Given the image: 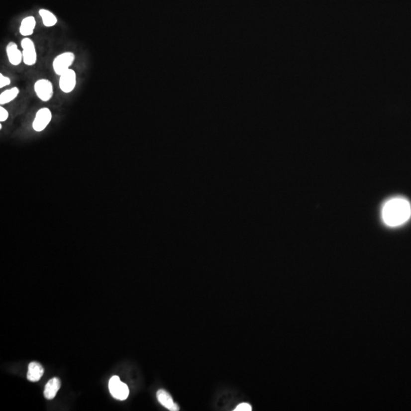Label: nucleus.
<instances>
[{"label": "nucleus", "instance_id": "1", "mask_svg": "<svg viewBox=\"0 0 411 411\" xmlns=\"http://www.w3.org/2000/svg\"><path fill=\"white\" fill-rule=\"evenodd\" d=\"M411 206L405 198H396L388 201L382 209V219L389 226L403 225L410 219Z\"/></svg>", "mask_w": 411, "mask_h": 411}, {"label": "nucleus", "instance_id": "2", "mask_svg": "<svg viewBox=\"0 0 411 411\" xmlns=\"http://www.w3.org/2000/svg\"><path fill=\"white\" fill-rule=\"evenodd\" d=\"M76 56L73 52H64L57 56L53 61V70L54 73L60 76V75L70 70L75 61Z\"/></svg>", "mask_w": 411, "mask_h": 411}, {"label": "nucleus", "instance_id": "3", "mask_svg": "<svg viewBox=\"0 0 411 411\" xmlns=\"http://www.w3.org/2000/svg\"><path fill=\"white\" fill-rule=\"evenodd\" d=\"M34 90L36 96L42 102H48L54 96V86L47 79L37 80L34 85Z\"/></svg>", "mask_w": 411, "mask_h": 411}, {"label": "nucleus", "instance_id": "4", "mask_svg": "<svg viewBox=\"0 0 411 411\" xmlns=\"http://www.w3.org/2000/svg\"><path fill=\"white\" fill-rule=\"evenodd\" d=\"M21 46L22 47L23 62L28 67H31L37 62V55L35 44L29 37H24L21 40Z\"/></svg>", "mask_w": 411, "mask_h": 411}, {"label": "nucleus", "instance_id": "5", "mask_svg": "<svg viewBox=\"0 0 411 411\" xmlns=\"http://www.w3.org/2000/svg\"><path fill=\"white\" fill-rule=\"evenodd\" d=\"M109 390L113 398L117 400L124 401L129 396L127 385L120 381L118 376H113L109 381Z\"/></svg>", "mask_w": 411, "mask_h": 411}, {"label": "nucleus", "instance_id": "6", "mask_svg": "<svg viewBox=\"0 0 411 411\" xmlns=\"http://www.w3.org/2000/svg\"><path fill=\"white\" fill-rule=\"evenodd\" d=\"M52 119V113L50 109L43 107L37 110L32 123V127L36 132H41L46 129Z\"/></svg>", "mask_w": 411, "mask_h": 411}, {"label": "nucleus", "instance_id": "7", "mask_svg": "<svg viewBox=\"0 0 411 411\" xmlns=\"http://www.w3.org/2000/svg\"><path fill=\"white\" fill-rule=\"evenodd\" d=\"M76 81H77V79H76V72L70 69L60 76L59 86H60V90L67 94L72 93L76 88Z\"/></svg>", "mask_w": 411, "mask_h": 411}, {"label": "nucleus", "instance_id": "8", "mask_svg": "<svg viewBox=\"0 0 411 411\" xmlns=\"http://www.w3.org/2000/svg\"><path fill=\"white\" fill-rule=\"evenodd\" d=\"M6 54L8 61L12 66H18L23 61L22 51L18 48V45L15 42L8 43Z\"/></svg>", "mask_w": 411, "mask_h": 411}, {"label": "nucleus", "instance_id": "9", "mask_svg": "<svg viewBox=\"0 0 411 411\" xmlns=\"http://www.w3.org/2000/svg\"><path fill=\"white\" fill-rule=\"evenodd\" d=\"M157 398L159 403L167 409H169V411H179V407L174 402L170 394L164 390V389H160V390L158 391Z\"/></svg>", "mask_w": 411, "mask_h": 411}, {"label": "nucleus", "instance_id": "10", "mask_svg": "<svg viewBox=\"0 0 411 411\" xmlns=\"http://www.w3.org/2000/svg\"><path fill=\"white\" fill-rule=\"evenodd\" d=\"M60 381L58 378H53L49 380L46 384L45 389H44V398L47 400H52L55 398L57 392L60 389Z\"/></svg>", "mask_w": 411, "mask_h": 411}, {"label": "nucleus", "instance_id": "11", "mask_svg": "<svg viewBox=\"0 0 411 411\" xmlns=\"http://www.w3.org/2000/svg\"><path fill=\"white\" fill-rule=\"evenodd\" d=\"M44 369L41 364L37 362H32L28 365L27 379L31 382H36L39 381L44 375Z\"/></svg>", "mask_w": 411, "mask_h": 411}, {"label": "nucleus", "instance_id": "12", "mask_svg": "<svg viewBox=\"0 0 411 411\" xmlns=\"http://www.w3.org/2000/svg\"><path fill=\"white\" fill-rule=\"evenodd\" d=\"M35 26V18L33 16L26 17L21 21L19 28L20 34L25 37L31 36L34 33Z\"/></svg>", "mask_w": 411, "mask_h": 411}, {"label": "nucleus", "instance_id": "13", "mask_svg": "<svg viewBox=\"0 0 411 411\" xmlns=\"http://www.w3.org/2000/svg\"><path fill=\"white\" fill-rule=\"evenodd\" d=\"M18 94H19V89L17 87L7 89L0 95V104L3 105V104H6L12 102L18 97Z\"/></svg>", "mask_w": 411, "mask_h": 411}, {"label": "nucleus", "instance_id": "14", "mask_svg": "<svg viewBox=\"0 0 411 411\" xmlns=\"http://www.w3.org/2000/svg\"><path fill=\"white\" fill-rule=\"evenodd\" d=\"M39 14L41 18H42L43 24H44V26L50 28V27L54 26L57 24V17L51 11L42 8V9H40Z\"/></svg>", "mask_w": 411, "mask_h": 411}, {"label": "nucleus", "instance_id": "15", "mask_svg": "<svg viewBox=\"0 0 411 411\" xmlns=\"http://www.w3.org/2000/svg\"><path fill=\"white\" fill-rule=\"evenodd\" d=\"M11 84V80L7 76H3V75L1 73L0 74V89H2V88L6 87V86H9Z\"/></svg>", "mask_w": 411, "mask_h": 411}, {"label": "nucleus", "instance_id": "16", "mask_svg": "<svg viewBox=\"0 0 411 411\" xmlns=\"http://www.w3.org/2000/svg\"><path fill=\"white\" fill-rule=\"evenodd\" d=\"M235 411H252V408L248 403H241L238 405V406L234 410Z\"/></svg>", "mask_w": 411, "mask_h": 411}, {"label": "nucleus", "instance_id": "17", "mask_svg": "<svg viewBox=\"0 0 411 411\" xmlns=\"http://www.w3.org/2000/svg\"><path fill=\"white\" fill-rule=\"evenodd\" d=\"M8 112L3 107H0V121L4 122L8 119Z\"/></svg>", "mask_w": 411, "mask_h": 411}]
</instances>
